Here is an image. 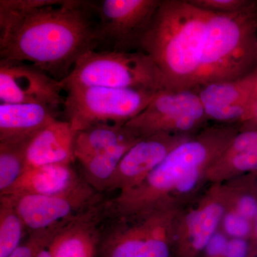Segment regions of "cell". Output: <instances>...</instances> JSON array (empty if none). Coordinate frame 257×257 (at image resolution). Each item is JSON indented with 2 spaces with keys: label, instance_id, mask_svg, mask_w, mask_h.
<instances>
[{
  "label": "cell",
  "instance_id": "1",
  "mask_svg": "<svg viewBox=\"0 0 257 257\" xmlns=\"http://www.w3.org/2000/svg\"><path fill=\"white\" fill-rule=\"evenodd\" d=\"M92 2L1 0L0 60L30 63L57 80L98 46Z\"/></svg>",
  "mask_w": 257,
  "mask_h": 257
},
{
  "label": "cell",
  "instance_id": "2",
  "mask_svg": "<svg viewBox=\"0 0 257 257\" xmlns=\"http://www.w3.org/2000/svg\"><path fill=\"white\" fill-rule=\"evenodd\" d=\"M240 126H208L174 149L143 182L105 202L109 217L139 215L160 208H184L207 181V172L229 146Z\"/></svg>",
  "mask_w": 257,
  "mask_h": 257
},
{
  "label": "cell",
  "instance_id": "3",
  "mask_svg": "<svg viewBox=\"0 0 257 257\" xmlns=\"http://www.w3.org/2000/svg\"><path fill=\"white\" fill-rule=\"evenodd\" d=\"M210 14L188 0H161L139 51L156 64L167 89H195Z\"/></svg>",
  "mask_w": 257,
  "mask_h": 257
},
{
  "label": "cell",
  "instance_id": "4",
  "mask_svg": "<svg viewBox=\"0 0 257 257\" xmlns=\"http://www.w3.org/2000/svg\"><path fill=\"white\" fill-rule=\"evenodd\" d=\"M210 13L195 89L257 69V1L237 13Z\"/></svg>",
  "mask_w": 257,
  "mask_h": 257
},
{
  "label": "cell",
  "instance_id": "5",
  "mask_svg": "<svg viewBox=\"0 0 257 257\" xmlns=\"http://www.w3.org/2000/svg\"><path fill=\"white\" fill-rule=\"evenodd\" d=\"M184 208H160L139 215L111 217L101 231L99 257H172L177 221Z\"/></svg>",
  "mask_w": 257,
  "mask_h": 257
},
{
  "label": "cell",
  "instance_id": "6",
  "mask_svg": "<svg viewBox=\"0 0 257 257\" xmlns=\"http://www.w3.org/2000/svg\"><path fill=\"white\" fill-rule=\"evenodd\" d=\"M63 84L159 91L167 89L151 57L141 51L91 50L77 61Z\"/></svg>",
  "mask_w": 257,
  "mask_h": 257
},
{
  "label": "cell",
  "instance_id": "7",
  "mask_svg": "<svg viewBox=\"0 0 257 257\" xmlns=\"http://www.w3.org/2000/svg\"><path fill=\"white\" fill-rule=\"evenodd\" d=\"M64 84V112L74 133L99 123L126 124L153 100L156 91Z\"/></svg>",
  "mask_w": 257,
  "mask_h": 257
},
{
  "label": "cell",
  "instance_id": "8",
  "mask_svg": "<svg viewBox=\"0 0 257 257\" xmlns=\"http://www.w3.org/2000/svg\"><path fill=\"white\" fill-rule=\"evenodd\" d=\"M209 121L197 89H163L125 125L141 138L157 134L192 136L209 126Z\"/></svg>",
  "mask_w": 257,
  "mask_h": 257
},
{
  "label": "cell",
  "instance_id": "9",
  "mask_svg": "<svg viewBox=\"0 0 257 257\" xmlns=\"http://www.w3.org/2000/svg\"><path fill=\"white\" fill-rule=\"evenodd\" d=\"M26 229L32 234L55 231L102 202L98 192L82 179L72 189L52 195L10 196Z\"/></svg>",
  "mask_w": 257,
  "mask_h": 257
},
{
  "label": "cell",
  "instance_id": "10",
  "mask_svg": "<svg viewBox=\"0 0 257 257\" xmlns=\"http://www.w3.org/2000/svg\"><path fill=\"white\" fill-rule=\"evenodd\" d=\"M161 0H103L92 2L98 45L121 52L139 51Z\"/></svg>",
  "mask_w": 257,
  "mask_h": 257
},
{
  "label": "cell",
  "instance_id": "11",
  "mask_svg": "<svg viewBox=\"0 0 257 257\" xmlns=\"http://www.w3.org/2000/svg\"><path fill=\"white\" fill-rule=\"evenodd\" d=\"M207 192L181 211L176 227L175 257H199L221 226L227 197L224 184H210Z\"/></svg>",
  "mask_w": 257,
  "mask_h": 257
},
{
  "label": "cell",
  "instance_id": "12",
  "mask_svg": "<svg viewBox=\"0 0 257 257\" xmlns=\"http://www.w3.org/2000/svg\"><path fill=\"white\" fill-rule=\"evenodd\" d=\"M64 87L38 67L20 61L0 60V100L7 104H35L58 109Z\"/></svg>",
  "mask_w": 257,
  "mask_h": 257
},
{
  "label": "cell",
  "instance_id": "13",
  "mask_svg": "<svg viewBox=\"0 0 257 257\" xmlns=\"http://www.w3.org/2000/svg\"><path fill=\"white\" fill-rule=\"evenodd\" d=\"M257 82L256 70L242 78L211 83L197 88L209 121L243 125L251 117Z\"/></svg>",
  "mask_w": 257,
  "mask_h": 257
},
{
  "label": "cell",
  "instance_id": "14",
  "mask_svg": "<svg viewBox=\"0 0 257 257\" xmlns=\"http://www.w3.org/2000/svg\"><path fill=\"white\" fill-rule=\"evenodd\" d=\"M192 136L157 134L142 138L120 161L104 192H123L136 187L174 149Z\"/></svg>",
  "mask_w": 257,
  "mask_h": 257
},
{
  "label": "cell",
  "instance_id": "15",
  "mask_svg": "<svg viewBox=\"0 0 257 257\" xmlns=\"http://www.w3.org/2000/svg\"><path fill=\"white\" fill-rule=\"evenodd\" d=\"M104 218L102 202L64 225L49 243L52 257H95L101 234L98 226Z\"/></svg>",
  "mask_w": 257,
  "mask_h": 257
},
{
  "label": "cell",
  "instance_id": "16",
  "mask_svg": "<svg viewBox=\"0 0 257 257\" xmlns=\"http://www.w3.org/2000/svg\"><path fill=\"white\" fill-rule=\"evenodd\" d=\"M256 173L257 126L241 125L229 146L208 170L207 183H225Z\"/></svg>",
  "mask_w": 257,
  "mask_h": 257
},
{
  "label": "cell",
  "instance_id": "17",
  "mask_svg": "<svg viewBox=\"0 0 257 257\" xmlns=\"http://www.w3.org/2000/svg\"><path fill=\"white\" fill-rule=\"evenodd\" d=\"M74 133L67 120L56 119L37 134L29 143L27 169L52 165H71L74 155Z\"/></svg>",
  "mask_w": 257,
  "mask_h": 257
},
{
  "label": "cell",
  "instance_id": "18",
  "mask_svg": "<svg viewBox=\"0 0 257 257\" xmlns=\"http://www.w3.org/2000/svg\"><path fill=\"white\" fill-rule=\"evenodd\" d=\"M57 109L35 104H0V143L31 140L57 118Z\"/></svg>",
  "mask_w": 257,
  "mask_h": 257
},
{
  "label": "cell",
  "instance_id": "19",
  "mask_svg": "<svg viewBox=\"0 0 257 257\" xmlns=\"http://www.w3.org/2000/svg\"><path fill=\"white\" fill-rule=\"evenodd\" d=\"M71 165H52L27 169L4 195H52L72 189L82 180Z\"/></svg>",
  "mask_w": 257,
  "mask_h": 257
},
{
  "label": "cell",
  "instance_id": "20",
  "mask_svg": "<svg viewBox=\"0 0 257 257\" xmlns=\"http://www.w3.org/2000/svg\"><path fill=\"white\" fill-rule=\"evenodd\" d=\"M135 135L138 136L126 125L116 123H99L82 128L74 133L75 160L81 163Z\"/></svg>",
  "mask_w": 257,
  "mask_h": 257
},
{
  "label": "cell",
  "instance_id": "21",
  "mask_svg": "<svg viewBox=\"0 0 257 257\" xmlns=\"http://www.w3.org/2000/svg\"><path fill=\"white\" fill-rule=\"evenodd\" d=\"M141 139L135 135L79 163L84 174L83 179L98 192H104L120 161Z\"/></svg>",
  "mask_w": 257,
  "mask_h": 257
},
{
  "label": "cell",
  "instance_id": "22",
  "mask_svg": "<svg viewBox=\"0 0 257 257\" xmlns=\"http://www.w3.org/2000/svg\"><path fill=\"white\" fill-rule=\"evenodd\" d=\"M25 230L13 198L0 197V257H10L22 244Z\"/></svg>",
  "mask_w": 257,
  "mask_h": 257
},
{
  "label": "cell",
  "instance_id": "23",
  "mask_svg": "<svg viewBox=\"0 0 257 257\" xmlns=\"http://www.w3.org/2000/svg\"><path fill=\"white\" fill-rule=\"evenodd\" d=\"M30 141L0 143V196L6 194L25 172Z\"/></svg>",
  "mask_w": 257,
  "mask_h": 257
},
{
  "label": "cell",
  "instance_id": "24",
  "mask_svg": "<svg viewBox=\"0 0 257 257\" xmlns=\"http://www.w3.org/2000/svg\"><path fill=\"white\" fill-rule=\"evenodd\" d=\"M227 197V209L254 222L257 217V190L253 175L237 177L223 183Z\"/></svg>",
  "mask_w": 257,
  "mask_h": 257
},
{
  "label": "cell",
  "instance_id": "25",
  "mask_svg": "<svg viewBox=\"0 0 257 257\" xmlns=\"http://www.w3.org/2000/svg\"><path fill=\"white\" fill-rule=\"evenodd\" d=\"M253 223L234 210L226 209L221 221L220 229L229 238L248 239L253 232Z\"/></svg>",
  "mask_w": 257,
  "mask_h": 257
},
{
  "label": "cell",
  "instance_id": "26",
  "mask_svg": "<svg viewBox=\"0 0 257 257\" xmlns=\"http://www.w3.org/2000/svg\"><path fill=\"white\" fill-rule=\"evenodd\" d=\"M197 8L211 13L230 14L247 8L253 0H188Z\"/></svg>",
  "mask_w": 257,
  "mask_h": 257
},
{
  "label": "cell",
  "instance_id": "27",
  "mask_svg": "<svg viewBox=\"0 0 257 257\" xmlns=\"http://www.w3.org/2000/svg\"><path fill=\"white\" fill-rule=\"evenodd\" d=\"M52 238V234L49 232L32 234L28 241L22 243L10 257H35L40 246Z\"/></svg>",
  "mask_w": 257,
  "mask_h": 257
},
{
  "label": "cell",
  "instance_id": "28",
  "mask_svg": "<svg viewBox=\"0 0 257 257\" xmlns=\"http://www.w3.org/2000/svg\"><path fill=\"white\" fill-rule=\"evenodd\" d=\"M229 239V238L219 228L199 257H226Z\"/></svg>",
  "mask_w": 257,
  "mask_h": 257
},
{
  "label": "cell",
  "instance_id": "29",
  "mask_svg": "<svg viewBox=\"0 0 257 257\" xmlns=\"http://www.w3.org/2000/svg\"><path fill=\"white\" fill-rule=\"evenodd\" d=\"M250 239L229 238L226 257H256Z\"/></svg>",
  "mask_w": 257,
  "mask_h": 257
},
{
  "label": "cell",
  "instance_id": "30",
  "mask_svg": "<svg viewBox=\"0 0 257 257\" xmlns=\"http://www.w3.org/2000/svg\"><path fill=\"white\" fill-rule=\"evenodd\" d=\"M245 124L254 125V126H257V82L256 91H255L254 99H253L252 111H251V117H250L248 122Z\"/></svg>",
  "mask_w": 257,
  "mask_h": 257
},
{
  "label": "cell",
  "instance_id": "31",
  "mask_svg": "<svg viewBox=\"0 0 257 257\" xmlns=\"http://www.w3.org/2000/svg\"><path fill=\"white\" fill-rule=\"evenodd\" d=\"M50 241V239L47 240V241H45V242L40 246V248H39L38 251H37L36 256L35 257H52V254H51L50 248H49L48 246Z\"/></svg>",
  "mask_w": 257,
  "mask_h": 257
},
{
  "label": "cell",
  "instance_id": "32",
  "mask_svg": "<svg viewBox=\"0 0 257 257\" xmlns=\"http://www.w3.org/2000/svg\"><path fill=\"white\" fill-rule=\"evenodd\" d=\"M249 239L253 249L257 252V217L255 219L254 222H253V232Z\"/></svg>",
  "mask_w": 257,
  "mask_h": 257
},
{
  "label": "cell",
  "instance_id": "33",
  "mask_svg": "<svg viewBox=\"0 0 257 257\" xmlns=\"http://www.w3.org/2000/svg\"><path fill=\"white\" fill-rule=\"evenodd\" d=\"M253 175V184H254L255 187H256L257 190V173L252 174Z\"/></svg>",
  "mask_w": 257,
  "mask_h": 257
}]
</instances>
